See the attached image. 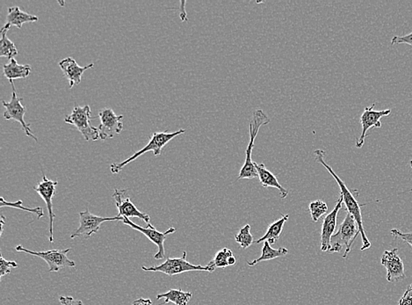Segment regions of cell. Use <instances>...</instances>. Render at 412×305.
I'll use <instances>...</instances> for the list:
<instances>
[{
	"label": "cell",
	"mask_w": 412,
	"mask_h": 305,
	"mask_svg": "<svg viewBox=\"0 0 412 305\" xmlns=\"http://www.w3.org/2000/svg\"><path fill=\"white\" fill-rule=\"evenodd\" d=\"M315 157H316L317 162L322 165L327 171L329 172L330 174L335 178L337 185H339L340 190V196L343 198V204H345L346 207L347 213H349L353 219H355L357 225H358L359 234L362 236V251L369 249L371 248V242L369 241L368 237L366 235L364 225H363V219L362 215V207L365 204H359L357 201L355 194L351 192V190L347 187L346 185L341 178H339L335 172L333 171V168L330 167L328 164L324 161V155L326 152L324 151L316 150L314 151Z\"/></svg>",
	"instance_id": "obj_1"
},
{
	"label": "cell",
	"mask_w": 412,
	"mask_h": 305,
	"mask_svg": "<svg viewBox=\"0 0 412 305\" xmlns=\"http://www.w3.org/2000/svg\"><path fill=\"white\" fill-rule=\"evenodd\" d=\"M270 123L267 113L262 109H256L252 113L251 122H250V141L245 151V160L241 170L239 172L238 181L252 180L258 178V171L256 169L255 163L252 160V150L254 148V142L257 138L259 129Z\"/></svg>",
	"instance_id": "obj_2"
},
{
	"label": "cell",
	"mask_w": 412,
	"mask_h": 305,
	"mask_svg": "<svg viewBox=\"0 0 412 305\" xmlns=\"http://www.w3.org/2000/svg\"><path fill=\"white\" fill-rule=\"evenodd\" d=\"M186 132V129H178L175 132H155L152 134L150 142H148L147 145H145L144 148H142L140 151H136L135 154H133L131 157L127 158L124 161L119 162V163H115L110 165V170L112 174H118L121 172L127 165L131 163V162L136 160V158L144 155L145 152L152 151L155 156H160L162 151L165 145L169 142L173 140L176 136L182 135Z\"/></svg>",
	"instance_id": "obj_3"
},
{
	"label": "cell",
	"mask_w": 412,
	"mask_h": 305,
	"mask_svg": "<svg viewBox=\"0 0 412 305\" xmlns=\"http://www.w3.org/2000/svg\"><path fill=\"white\" fill-rule=\"evenodd\" d=\"M142 270L146 272H160L163 274L173 277L183 274V272H193V271H203L213 272L216 270V266L214 265L212 261L209 264L203 267L200 265L191 264L187 261V252H183L182 257L180 258H168L167 261L158 266H152V267H145L142 266Z\"/></svg>",
	"instance_id": "obj_4"
},
{
	"label": "cell",
	"mask_w": 412,
	"mask_h": 305,
	"mask_svg": "<svg viewBox=\"0 0 412 305\" xmlns=\"http://www.w3.org/2000/svg\"><path fill=\"white\" fill-rule=\"evenodd\" d=\"M359 234L358 225H357L355 219L349 213H347L345 219L339 225V230L330 239L329 254L340 252L344 248H346L345 255H343V258L346 259L351 252L353 242L355 241Z\"/></svg>",
	"instance_id": "obj_5"
},
{
	"label": "cell",
	"mask_w": 412,
	"mask_h": 305,
	"mask_svg": "<svg viewBox=\"0 0 412 305\" xmlns=\"http://www.w3.org/2000/svg\"><path fill=\"white\" fill-rule=\"evenodd\" d=\"M93 119L91 115V108L89 105L84 107L76 106L71 115L64 118V122L69 124L74 125L81 134L84 140L96 141L100 138L98 128L93 127L90 124L91 120Z\"/></svg>",
	"instance_id": "obj_6"
},
{
	"label": "cell",
	"mask_w": 412,
	"mask_h": 305,
	"mask_svg": "<svg viewBox=\"0 0 412 305\" xmlns=\"http://www.w3.org/2000/svg\"><path fill=\"white\" fill-rule=\"evenodd\" d=\"M16 251L25 252L30 255L37 256V257L44 259L48 266V272H54L66 268H74L76 263L67 257V254L71 251L70 248L66 250H50L45 252L31 251L25 248L24 246H17L15 248Z\"/></svg>",
	"instance_id": "obj_7"
},
{
	"label": "cell",
	"mask_w": 412,
	"mask_h": 305,
	"mask_svg": "<svg viewBox=\"0 0 412 305\" xmlns=\"http://www.w3.org/2000/svg\"><path fill=\"white\" fill-rule=\"evenodd\" d=\"M122 220L123 217L120 216L115 217L95 216L90 213L89 210L87 209L86 212H79V227L71 235V239H74L77 237L84 236V239H88L90 237L99 232L103 223Z\"/></svg>",
	"instance_id": "obj_8"
},
{
	"label": "cell",
	"mask_w": 412,
	"mask_h": 305,
	"mask_svg": "<svg viewBox=\"0 0 412 305\" xmlns=\"http://www.w3.org/2000/svg\"><path fill=\"white\" fill-rule=\"evenodd\" d=\"M11 85L12 87V94L11 102H2L3 106L5 108L4 118L6 120H14V121L21 123L22 129L25 132V134L29 136V138H33L35 141H37V136L33 134L30 129V124H28L25 122L24 116L27 113V109L22 104L24 99L19 98L17 94H16V90L14 85V82L11 81Z\"/></svg>",
	"instance_id": "obj_9"
},
{
	"label": "cell",
	"mask_w": 412,
	"mask_h": 305,
	"mask_svg": "<svg viewBox=\"0 0 412 305\" xmlns=\"http://www.w3.org/2000/svg\"><path fill=\"white\" fill-rule=\"evenodd\" d=\"M122 223H124V225L131 227L133 230L140 232L142 234H144L146 238L150 239L153 244L158 246V251L154 256L156 259H162L165 258V239H167L168 235L174 234V232H176V229L170 228L165 230L164 232H158V230L152 225H149L148 227L144 228V227L135 225V223H133L132 221L129 219H123Z\"/></svg>",
	"instance_id": "obj_10"
},
{
	"label": "cell",
	"mask_w": 412,
	"mask_h": 305,
	"mask_svg": "<svg viewBox=\"0 0 412 305\" xmlns=\"http://www.w3.org/2000/svg\"><path fill=\"white\" fill-rule=\"evenodd\" d=\"M100 124L98 127L100 139L102 141L115 138L123 129V115H116L111 109H105L99 113Z\"/></svg>",
	"instance_id": "obj_11"
},
{
	"label": "cell",
	"mask_w": 412,
	"mask_h": 305,
	"mask_svg": "<svg viewBox=\"0 0 412 305\" xmlns=\"http://www.w3.org/2000/svg\"><path fill=\"white\" fill-rule=\"evenodd\" d=\"M42 178L44 180L37 185V187H34L35 192L40 194L41 199L46 203L48 216H50V236H48V240L50 243L54 242V220L56 219V215L53 212V203L52 200L55 194H56V188L58 185L57 181H53L48 180L45 175L44 170H41Z\"/></svg>",
	"instance_id": "obj_12"
},
{
	"label": "cell",
	"mask_w": 412,
	"mask_h": 305,
	"mask_svg": "<svg viewBox=\"0 0 412 305\" xmlns=\"http://www.w3.org/2000/svg\"><path fill=\"white\" fill-rule=\"evenodd\" d=\"M375 104H372L371 107H366L364 112L361 116L362 134L356 140V148L361 149L365 144V139L368 136V131L372 128H381V119L388 116L391 113V109L381 110L375 111L374 110Z\"/></svg>",
	"instance_id": "obj_13"
},
{
	"label": "cell",
	"mask_w": 412,
	"mask_h": 305,
	"mask_svg": "<svg viewBox=\"0 0 412 305\" xmlns=\"http://www.w3.org/2000/svg\"><path fill=\"white\" fill-rule=\"evenodd\" d=\"M113 198L115 201L116 207L118 209V216L123 219H136L144 221L147 225H151L150 216L142 213L135 207L129 198L128 192L125 190H115L113 194Z\"/></svg>",
	"instance_id": "obj_14"
},
{
	"label": "cell",
	"mask_w": 412,
	"mask_h": 305,
	"mask_svg": "<svg viewBox=\"0 0 412 305\" xmlns=\"http://www.w3.org/2000/svg\"><path fill=\"white\" fill-rule=\"evenodd\" d=\"M397 252L398 249L394 248L391 251H385L382 256L381 263L387 270L388 282L399 281L405 278L404 262Z\"/></svg>",
	"instance_id": "obj_15"
},
{
	"label": "cell",
	"mask_w": 412,
	"mask_h": 305,
	"mask_svg": "<svg viewBox=\"0 0 412 305\" xmlns=\"http://www.w3.org/2000/svg\"><path fill=\"white\" fill-rule=\"evenodd\" d=\"M343 198L340 196L333 212L324 219L322 230H321V251L322 252H329L330 239L335 234L337 215H339V210H341Z\"/></svg>",
	"instance_id": "obj_16"
},
{
	"label": "cell",
	"mask_w": 412,
	"mask_h": 305,
	"mask_svg": "<svg viewBox=\"0 0 412 305\" xmlns=\"http://www.w3.org/2000/svg\"><path fill=\"white\" fill-rule=\"evenodd\" d=\"M59 66L62 71H63L64 76L69 81V87L71 89L74 86L79 85L84 71L93 68L94 64H90L87 66L81 67L73 57H67L66 59L60 62Z\"/></svg>",
	"instance_id": "obj_17"
},
{
	"label": "cell",
	"mask_w": 412,
	"mask_h": 305,
	"mask_svg": "<svg viewBox=\"0 0 412 305\" xmlns=\"http://www.w3.org/2000/svg\"><path fill=\"white\" fill-rule=\"evenodd\" d=\"M255 163V162H254ZM256 169L258 171V178L261 181V186L265 188L274 187L277 188L281 193V197L282 199H285L290 194V191L286 188L281 186V184L279 183L277 176L272 172L269 171L265 167V164H257L255 163Z\"/></svg>",
	"instance_id": "obj_18"
},
{
	"label": "cell",
	"mask_w": 412,
	"mask_h": 305,
	"mask_svg": "<svg viewBox=\"0 0 412 305\" xmlns=\"http://www.w3.org/2000/svg\"><path fill=\"white\" fill-rule=\"evenodd\" d=\"M38 17L35 15H29L28 12L22 11L19 6H12L8 9V15L6 16V24L10 26L21 29L22 26L29 22L38 21Z\"/></svg>",
	"instance_id": "obj_19"
},
{
	"label": "cell",
	"mask_w": 412,
	"mask_h": 305,
	"mask_svg": "<svg viewBox=\"0 0 412 305\" xmlns=\"http://www.w3.org/2000/svg\"><path fill=\"white\" fill-rule=\"evenodd\" d=\"M4 76L11 81L18 79H26L31 73V66L29 64H19L14 59L10 60L8 64H5Z\"/></svg>",
	"instance_id": "obj_20"
},
{
	"label": "cell",
	"mask_w": 412,
	"mask_h": 305,
	"mask_svg": "<svg viewBox=\"0 0 412 305\" xmlns=\"http://www.w3.org/2000/svg\"><path fill=\"white\" fill-rule=\"evenodd\" d=\"M288 219H290V216L284 215L282 216L281 219L275 221V222L271 223L270 225H268L265 234L263 236L262 238L258 239L256 243L259 244V243L268 241L269 242V244L274 245V243L280 239L285 223L287 222Z\"/></svg>",
	"instance_id": "obj_21"
},
{
	"label": "cell",
	"mask_w": 412,
	"mask_h": 305,
	"mask_svg": "<svg viewBox=\"0 0 412 305\" xmlns=\"http://www.w3.org/2000/svg\"><path fill=\"white\" fill-rule=\"evenodd\" d=\"M192 297L193 294L191 292L183 291L181 288H178V290H170L167 293L158 295L157 299L164 298V304L171 303L174 305H188Z\"/></svg>",
	"instance_id": "obj_22"
},
{
	"label": "cell",
	"mask_w": 412,
	"mask_h": 305,
	"mask_svg": "<svg viewBox=\"0 0 412 305\" xmlns=\"http://www.w3.org/2000/svg\"><path fill=\"white\" fill-rule=\"evenodd\" d=\"M11 26L6 24L1 28V40H0V57H6L9 60L14 59L16 55L18 54L17 47L8 37V32Z\"/></svg>",
	"instance_id": "obj_23"
},
{
	"label": "cell",
	"mask_w": 412,
	"mask_h": 305,
	"mask_svg": "<svg viewBox=\"0 0 412 305\" xmlns=\"http://www.w3.org/2000/svg\"><path fill=\"white\" fill-rule=\"evenodd\" d=\"M288 254V250L285 248H280L279 249H274L272 248L269 242L265 241L263 246L261 256L254 261L248 262L250 267H254L262 261H271V259L283 257V256Z\"/></svg>",
	"instance_id": "obj_24"
},
{
	"label": "cell",
	"mask_w": 412,
	"mask_h": 305,
	"mask_svg": "<svg viewBox=\"0 0 412 305\" xmlns=\"http://www.w3.org/2000/svg\"><path fill=\"white\" fill-rule=\"evenodd\" d=\"M22 204H24V202H22V201H18V202L15 203H10L6 202V201H5L4 199V197H1V199H0V207H14V209L25 210V212L33 213L35 214V215H37L38 219H41V217L44 216V212L42 207H34V209H32V207H24V205H22Z\"/></svg>",
	"instance_id": "obj_25"
},
{
	"label": "cell",
	"mask_w": 412,
	"mask_h": 305,
	"mask_svg": "<svg viewBox=\"0 0 412 305\" xmlns=\"http://www.w3.org/2000/svg\"><path fill=\"white\" fill-rule=\"evenodd\" d=\"M235 240L236 243H238L240 248L243 249H247L254 242V238L251 233V225H246L240 229L238 235H236Z\"/></svg>",
	"instance_id": "obj_26"
},
{
	"label": "cell",
	"mask_w": 412,
	"mask_h": 305,
	"mask_svg": "<svg viewBox=\"0 0 412 305\" xmlns=\"http://www.w3.org/2000/svg\"><path fill=\"white\" fill-rule=\"evenodd\" d=\"M310 212L313 222H319L321 217L328 212V206L322 200L314 201L310 203Z\"/></svg>",
	"instance_id": "obj_27"
},
{
	"label": "cell",
	"mask_w": 412,
	"mask_h": 305,
	"mask_svg": "<svg viewBox=\"0 0 412 305\" xmlns=\"http://www.w3.org/2000/svg\"><path fill=\"white\" fill-rule=\"evenodd\" d=\"M233 255L232 250L229 248H223L221 251L217 252L215 258L213 259L214 265L216 268H225L229 266V258Z\"/></svg>",
	"instance_id": "obj_28"
},
{
	"label": "cell",
	"mask_w": 412,
	"mask_h": 305,
	"mask_svg": "<svg viewBox=\"0 0 412 305\" xmlns=\"http://www.w3.org/2000/svg\"><path fill=\"white\" fill-rule=\"evenodd\" d=\"M18 268V264L15 261H6V259L0 255V280L6 275L11 274V269Z\"/></svg>",
	"instance_id": "obj_29"
},
{
	"label": "cell",
	"mask_w": 412,
	"mask_h": 305,
	"mask_svg": "<svg viewBox=\"0 0 412 305\" xmlns=\"http://www.w3.org/2000/svg\"><path fill=\"white\" fill-rule=\"evenodd\" d=\"M391 233L395 239H401L412 248V232H403L400 230L393 229L391 230Z\"/></svg>",
	"instance_id": "obj_30"
},
{
	"label": "cell",
	"mask_w": 412,
	"mask_h": 305,
	"mask_svg": "<svg viewBox=\"0 0 412 305\" xmlns=\"http://www.w3.org/2000/svg\"><path fill=\"white\" fill-rule=\"evenodd\" d=\"M395 44H408L412 46V32L403 37H394L391 40V45Z\"/></svg>",
	"instance_id": "obj_31"
},
{
	"label": "cell",
	"mask_w": 412,
	"mask_h": 305,
	"mask_svg": "<svg viewBox=\"0 0 412 305\" xmlns=\"http://www.w3.org/2000/svg\"><path fill=\"white\" fill-rule=\"evenodd\" d=\"M398 305H412V284L405 290L403 297L398 302Z\"/></svg>",
	"instance_id": "obj_32"
},
{
	"label": "cell",
	"mask_w": 412,
	"mask_h": 305,
	"mask_svg": "<svg viewBox=\"0 0 412 305\" xmlns=\"http://www.w3.org/2000/svg\"><path fill=\"white\" fill-rule=\"evenodd\" d=\"M59 301L62 305H84L82 301L76 300L73 297L61 296Z\"/></svg>",
	"instance_id": "obj_33"
},
{
	"label": "cell",
	"mask_w": 412,
	"mask_h": 305,
	"mask_svg": "<svg viewBox=\"0 0 412 305\" xmlns=\"http://www.w3.org/2000/svg\"><path fill=\"white\" fill-rule=\"evenodd\" d=\"M132 305H152V302L151 299H145V298H139V299L134 301V303H133Z\"/></svg>",
	"instance_id": "obj_34"
},
{
	"label": "cell",
	"mask_w": 412,
	"mask_h": 305,
	"mask_svg": "<svg viewBox=\"0 0 412 305\" xmlns=\"http://www.w3.org/2000/svg\"><path fill=\"white\" fill-rule=\"evenodd\" d=\"M185 5H186V2L183 1L181 2V8H180V17L183 21H187V12L185 11Z\"/></svg>",
	"instance_id": "obj_35"
},
{
	"label": "cell",
	"mask_w": 412,
	"mask_h": 305,
	"mask_svg": "<svg viewBox=\"0 0 412 305\" xmlns=\"http://www.w3.org/2000/svg\"><path fill=\"white\" fill-rule=\"evenodd\" d=\"M236 259L234 255L230 256L229 258V266H234L236 264Z\"/></svg>",
	"instance_id": "obj_36"
},
{
	"label": "cell",
	"mask_w": 412,
	"mask_h": 305,
	"mask_svg": "<svg viewBox=\"0 0 412 305\" xmlns=\"http://www.w3.org/2000/svg\"><path fill=\"white\" fill-rule=\"evenodd\" d=\"M6 225V222H5V216H1V222H0V225H1V230H0V232H1V233H0V234L2 235L3 233V230H4V225Z\"/></svg>",
	"instance_id": "obj_37"
},
{
	"label": "cell",
	"mask_w": 412,
	"mask_h": 305,
	"mask_svg": "<svg viewBox=\"0 0 412 305\" xmlns=\"http://www.w3.org/2000/svg\"><path fill=\"white\" fill-rule=\"evenodd\" d=\"M410 165H411V169H412V160L410 161Z\"/></svg>",
	"instance_id": "obj_38"
},
{
	"label": "cell",
	"mask_w": 412,
	"mask_h": 305,
	"mask_svg": "<svg viewBox=\"0 0 412 305\" xmlns=\"http://www.w3.org/2000/svg\"><path fill=\"white\" fill-rule=\"evenodd\" d=\"M411 191H412V188H411Z\"/></svg>",
	"instance_id": "obj_39"
}]
</instances>
